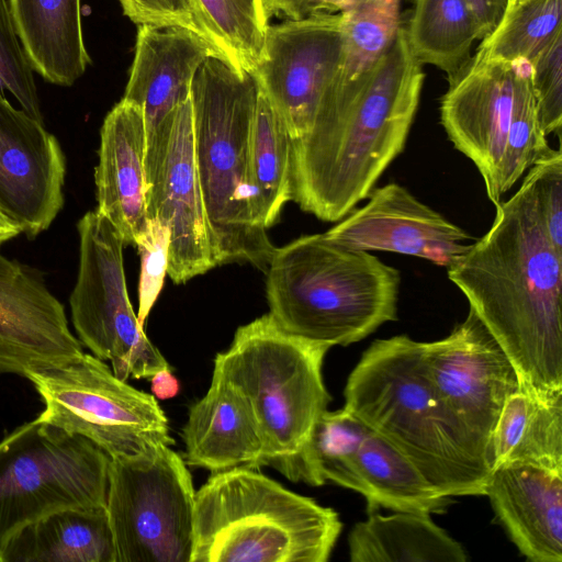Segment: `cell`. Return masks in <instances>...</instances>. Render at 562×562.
<instances>
[{
  "label": "cell",
  "mask_w": 562,
  "mask_h": 562,
  "mask_svg": "<svg viewBox=\"0 0 562 562\" xmlns=\"http://www.w3.org/2000/svg\"><path fill=\"white\" fill-rule=\"evenodd\" d=\"M151 394L157 400H169L180 391V383L170 368H164L149 378Z\"/></svg>",
  "instance_id": "obj_41"
},
{
  "label": "cell",
  "mask_w": 562,
  "mask_h": 562,
  "mask_svg": "<svg viewBox=\"0 0 562 562\" xmlns=\"http://www.w3.org/2000/svg\"><path fill=\"white\" fill-rule=\"evenodd\" d=\"M329 346L283 330L268 313L238 327L216 355L220 373L247 401L262 442L261 467L301 481L305 446L331 397L322 368Z\"/></svg>",
  "instance_id": "obj_7"
},
{
  "label": "cell",
  "mask_w": 562,
  "mask_h": 562,
  "mask_svg": "<svg viewBox=\"0 0 562 562\" xmlns=\"http://www.w3.org/2000/svg\"><path fill=\"white\" fill-rule=\"evenodd\" d=\"M182 439L190 467L211 473L261 468L262 442L252 412L236 386L215 371L205 395L189 408Z\"/></svg>",
  "instance_id": "obj_22"
},
{
  "label": "cell",
  "mask_w": 562,
  "mask_h": 562,
  "mask_svg": "<svg viewBox=\"0 0 562 562\" xmlns=\"http://www.w3.org/2000/svg\"><path fill=\"white\" fill-rule=\"evenodd\" d=\"M259 88L224 56L207 58L191 86L194 156L216 267L250 263L266 272L277 247L262 225L250 175Z\"/></svg>",
  "instance_id": "obj_3"
},
{
  "label": "cell",
  "mask_w": 562,
  "mask_h": 562,
  "mask_svg": "<svg viewBox=\"0 0 562 562\" xmlns=\"http://www.w3.org/2000/svg\"><path fill=\"white\" fill-rule=\"evenodd\" d=\"M551 147L548 144L538 115L536 99L530 83V67L520 60L517 71L512 122L502 162L499 189L504 195L543 157Z\"/></svg>",
  "instance_id": "obj_33"
},
{
  "label": "cell",
  "mask_w": 562,
  "mask_h": 562,
  "mask_svg": "<svg viewBox=\"0 0 562 562\" xmlns=\"http://www.w3.org/2000/svg\"><path fill=\"white\" fill-rule=\"evenodd\" d=\"M266 272L269 314L291 335L348 346L397 319L400 271L323 234L276 248Z\"/></svg>",
  "instance_id": "obj_5"
},
{
  "label": "cell",
  "mask_w": 562,
  "mask_h": 562,
  "mask_svg": "<svg viewBox=\"0 0 562 562\" xmlns=\"http://www.w3.org/2000/svg\"><path fill=\"white\" fill-rule=\"evenodd\" d=\"M291 139L284 123L259 90L251 132L250 175L258 214L267 229L291 200Z\"/></svg>",
  "instance_id": "obj_29"
},
{
  "label": "cell",
  "mask_w": 562,
  "mask_h": 562,
  "mask_svg": "<svg viewBox=\"0 0 562 562\" xmlns=\"http://www.w3.org/2000/svg\"><path fill=\"white\" fill-rule=\"evenodd\" d=\"M341 528L333 508L237 467L195 491L190 562H326Z\"/></svg>",
  "instance_id": "obj_6"
},
{
  "label": "cell",
  "mask_w": 562,
  "mask_h": 562,
  "mask_svg": "<svg viewBox=\"0 0 562 562\" xmlns=\"http://www.w3.org/2000/svg\"><path fill=\"white\" fill-rule=\"evenodd\" d=\"M495 207L490 229L447 268L448 278L519 379L539 391L562 390V252L541 225L526 176Z\"/></svg>",
  "instance_id": "obj_1"
},
{
  "label": "cell",
  "mask_w": 562,
  "mask_h": 562,
  "mask_svg": "<svg viewBox=\"0 0 562 562\" xmlns=\"http://www.w3.org/2000/svg\"><path fill=\"white\" fill-rule=\"evenodd\" d=\"M79 269L69 296L71 322L81 345L110 361L121 380L149 379L169 368L137 319L127 292L123 238L97 211L78 222Z\"/></svg>",
  "instance_id": "obj_11"
},
{
  "label": "cell",
  "mask_w": 562,
  "mask_h": 562,
  "mask_svg": "<svg viewBox=\"0 0 562 562\" xmlns=\"http://www.w3.org/2000/svg\"><path fill=\"white\" fill-rule=\"evenodd\" d=\"M484 495L512 542L531 562H562V468L495 465Z\"/></svg>",
  "instance_id": "obj_20"
},
{
  "label": "cell",
  "mask_w": 562,
  "mask_h": 562,
  "mask_svg": "<svg viewBox=\"0 0 562 562\" xmlns=\"http://www.w3.org/2000/svg\"><path fill=\"white\" fill-rule=\"evenodd\" d=\"M479 22L484 37L502 22L512 0H464ZM483 37V38H484Z\"/></svg>",
  "instance_id": "obj_39"
},
{
  "label": "cell",
  "mask_w": 562,
  "mask_h": 562,
  "mask_svg": "<svg viewBox=\"0 0 562 562\" xmlns=\"http://www.w3.org/2000/svg\"><path fill=\"white\" fill-rule=\"evenodd\" d=\"M83 353L64 305L40 271L0 252V374L75 360Z\"/></svg>",
  "instance_id": "obj_18"
},
{
  "label": "cell",
  "mask_w": 562,
  "mask_h": 562,
  "mask_svg": "<svg viewBox=\"0 0 562 562\" xmlns=\"http://www.w3.org/2000/svg\"><path fill=\"white\" fill-rule=\"evenodd\" d=\"M492 452L493 468L512 462L562 468V390L539 391L519 379L497 419Z\"/></svg>",
  "instance_id": "obj_25"
},
{
  "label": "cell",
  "mask_w": 562,
  "mask_h": 562,
  "mask_svg": "<svg viewBox=\"0 0 562 562\" xmlns=\"http://www.w3.org/2000/svg\"><path fill=\"white\" fill-rule=\"evenodd\" d=\"M110 461L89 439L38 417L15 428L0 441V548L52 513L105 507Z\"/></svg>",
  "instance_id": "obj_8"
},
{
  "label": "cell",
  "mask_w": 562,
  "mask_h": 562,
  "mask_svg": "<svg viewBox=\"0 0 562 562\" xmlns=\"http://www.w3.org/2000/svg\"><path fill=\"white\" fill-rule=\"evenodd\" d=\"M0 562H115L106 507L67 508L25 525L0 548Z\"/></svg>",
  "instance_id": "obj_24"
},
{
  "label": "cell",
  "mask_w": 562,
  "mask_h": 562,
  "mask_svg": "<svg viewBox=\"0 0 562 562\" xmlns=\"http://www.w3.org/2000/svg\"><path fill=\"white\" fill-rule=\"evenodd\" d=\"M518 1H520V0H512L510 5H512V4H514V3H516V2H518ZM510 5H509V7H510Z\"/></svg>",
  "instance_id": "obj_43"
},
{
  "label": "cell",
  "mask_w": 562,
  "mask_h": 562,
  "mask_svg": "<svg viewBox=\"0 0 562 562\" xmlns=\"http://www.w3.org/2000/svg\"><path fill=\"white\" fill-rule=\"evenodd\" d=\"M0 91L10 92L21 109L43 122L34 70L19 40L9 0H0Z\"/></svg>",
  "instance_id": "obj_34"
},
{
  "label": "cell",
  "mask_w": 562,
  "mask_h": 562,
  "mask_svg": "<svg viewBox=\"0 0 562 562\" xmlns=\"http://www.w3.org/2000/svg\"><path fill=\"white\" fill-rule=\"evenodd\" d=\"M206 38L236 68L252 72L269 19L265 0H193Z\"/></svg>",
  "instance_id": "obj_31"
},
{
  "label": "cell",
  "mask_w": 562,
  "mask_h": 562,
  "mask_svg": "<svg viewBox=\"0 0 562 562\" xmlns=\"http://www.w3.org/2000/svg\"><path fill=\"white\" fill-rule=\"evenodd\" d=\"M147 217L169 229L167 274L176 284L216 268L195 165L191 97L176 111L161 172L147 195Z\"/></svg>",
  "instance_id": "obj_19"
},
{
  "label": "cell",
  "mask_w": 562,
  "mask_h": 562,
  "mask_svg": "<svg viewBox=\"0 0 562 562\" xmlns=\"http://www.w3.org/2000/svg\"><path fill=\"white\" fill-rule=\"evenodd\" d=\"M369 427L345 407L317 419L301 461V481L319 486L330 481L360 493L357 452Z\"/></svg>",
  "instance_id": "obj_30"
},
{
  "label": "cell",
  "mask_w": 562,
  "mask_h": 562,
  "mask_svg": "<svg viewBox=\"0 0 562 562\" xmlns=\"http://www.w3.org/2000/svg\"><path fill=\"white\" fill-rule=\"evenodd\" d=\"M21 234L20 229L0 213V245Z\"/></svg>",
  "instance_id": "obj_42"
},
{
  "label": "cell",
  "mask_w": 562,
  "mask_h": 562,
  "mask_svg": "<svg viewBox=\"0 0 562 562\" xmlns=\"http://www.w3.org/2000/svg\"><path fill=\"white\" fill-rule=\"evenodd\" d=\"M519 61L474 56L450 81L440 102L441 125L460 153L477 168L488 200L502 201V162L512 122Z\"/></svg>",
  "instance_id": "obj_15"
},
{
  "label": "cell",
  "mask_w": 562,
  "mask_h": 562,
  "mask_svg": "<svg viewBox=\"0 0 562 562\" xmlns=\"http://www.w3.org/2000/svg\"><path fill=\"white\" fill-rule=\"evenodd\" d=\"M562 0H520L477 48L476 57L505 63L529 61L562 31Z\"/></svg>",
  "instance_id": "obj_32"
},
{
  "label": "cell",
  "mask_w": 562,
  "mask_h": 562,
  "mask_svg": "<svg viewBox=\"0 0 562 562\" xmlns=\"http://www.w3.org/2000/svg\"><path fill=\"white\" fill-rule=\"evenodd\" d=\"M345 408L404 454L442 496L484 495L488 474L468 453L429 376L424 342L378 339L346 387Z\"/></svg>",
  "instance_id": "obj_4"
},
{
  "label": "cell",
  "mask_w": 562,
  "mask_h": 562,
  "mask_svg": "<svg viewBox=\"0 0 562 562\" xmlns=\"http://www.w3.org/2000/svg\"><path fill=\"white\" fill-rule=\"evenodd\" d=\"M530 83L544 134L561 135L562 31L529 61Z\"/></svg>",
  "instance_id": "obj_35"
},
{
  "label": "cell",
  "mask_w": 562,
  "mask_h": 562,
  "mask_svg": "<svg viewBox=\"0 0 562 562\" xmlns=\"http://www.w3.org/2000/svg\"><path fill=\"white\" fill-rule=\"evenodd\" d=\"M424 352L450 426L490 475L493 432L506 398L519 385L513 363L471 308L447 337L424 342Z\"/></svg>",
  "instance_id": "obj_12"
},
{
  "label": "cell",
  "mask_w": 562,
  "mask_h": 562,
  "mask_svg": "<svg viewBox=\"0 0 562 562\" xmlns=\"http://www.w3.org/2000/svg\"><path fill=\"white\" fill-rule=\"evenodd\" d=\"M368 198L323 236L348 248L413 256L445 268L475 240L398 183L373 188Z\"/></svg>",
  "instance_id": "obj_17"
},
{
  "label": "cell",
  "mask_w": 562,
  "mask_h": 562,
  "mask_svg": "<svg viewBox=\"0 0 562 562\" xmlns=\"http://www.w3.org/2000/svg\"><path fill=\"white\" fill-rule=\"evenodd\" d=\"M146 131L140 108L125 99L104 117L94 170L97 212L135 244L147 221Z\"/></svg>",
  "instance_id": "obj_21"
},
{
  "label": "cell",
  "mask_w": 562,
  "mask_h": 562,
  "mask_svg": "<svg viewBox=\"0 0 562 562\" xmlns=\"http://www.w3.org/2000/svg\"><path fill=\"white\" fill-rule=\"evenodd\" d=\"M9 5L32 69L49 83L71 87L91 64L81 0H9Z\"/></svg>",
  "instance_id": "obj_23"
},
{
  "label": "cell",
  "mask_w": 562,
  "mask_h": 562,
  "mask_svg": "<svg viewBox=\"0 0 562 562\" xmlns=\"http://www.w3.org/2000/svg\"><path fill=\"white\" fill-rule=\"evenodd\" d=\"M342 50L339 12H316L269 25L251 74L292 139L311 130L337 75Z\"/></svg>",
  "instance_id": "obj_13"
},
{
  "label": "cell",
  "mask_w": 562,
  "mask_h": 562,
  "mask_svg": "<svg viewBox=\"0 0 562 562\" xmlns=\"http://www.w3.org/2000/svg\"><path fill=\"white\" fill-rule=\"evenodd\" d=\"M326 0H265L268 14L300 19L322 12Z\"/></svg>",
  "instance_id": "obj_40"
},
{
  "label": "cell",
  "mask_w": 562,
  "mask_h": 562,
  "mask_svg": "<svg viewBox=\"0 0 562 562\" xmlns=\"http://www.w3.org/2000/svg\"><path fill=\"white\" fill-rule=\"evenodd\" d=\"M352 562H464L462 546L437 526L429 514L370 512L348 537Z\"/></svg>",
  "instance_id": "obj_26"
},
{
  "label": "cell",
  "mask_w": 562,
  "mask_h": 562,
  "mask_svg": "<svg viewBox=\"0 0 562 562\" xmlns=\"http://www.w3.org/2000/svg\"><path fill=\"white\" fill-rule=\"evenodd\" d=\"M424 77L401 25L358 93L321 106L308 133L291 139V200L337 222L368 198L405 148Z\"/></svg>",
  "instance_id": "obj_2"
},
{
  "label": "cell",
  "mask_w": 562,
  "mask_h": 562,
  "mask_svg": "<svg viewBox=\"0 0 562 562\" xmlns=\"http://www.w3.org/2000/svg\"><path fill=\"white\" fill-rule=\"evenodd\" d=\"M169 243L168 227L158 218L148 217L134 244L140 257L137 319L142 326L164 286L168 271Z\"/></svg>",
  "instance_id": "obj_36"
},
{
  "label": "cell",
  "mask_w": 562,
  "mask_h": 562,
  "mask_svg": "<svg viewBox=\"0 0 562 562\" xmlns=\"http://www.w3.org/2000/svg\"><path fill=\"white\" fill-rule=\"evenodd\" d=\"M65 176L57 138L0 91V213L35 238L64 206Z\"/></svg>",
  "instance_id": "obj_16"
},
{
  "label": "cell",
  "mask_w": 562,
  "mask_h": 562,
  "mask_svg": "<svg viewBox=\"0 0 562 562\" xmlns=\"http://www.w3.org/2000/svg\"><path fill=\"white\" fill-rule=\"evenodd\" d=\"M215 55L222 54L207 38L189 29L138 25L123 99L143 112L148 192L161 172L176 111L190 98L199 68Z\"/></svg>",
  "instance_id": "obj_14"
},
{
  "label": "cell",
  "mask_w": 562,
  "mask_h": 562,
  "mask_svg": "<svg viewBox=\"0 0 562 562\" xmlns=\"http://www.w3.org/2000/svg\"><path fill=\"white\" fill-rule=\"evenodd\" d=\"M123 14L138 25H177L205 36L193 0H119Z\"/></svg>",
  "instance_id": "obj_38"
},
{
  "label": "cell",
  "mask_w": 562,
  "mask_h": 562,
  "mask_svg": "<svg viewBox=\"0 0 562 562\" xmlns=\"http://www.w3.org/2000/svg\"><path fill=\"white\" fill-rule=\"evenodd\" d=\"M526 177L535 207L553 247L562 252V153L551 148L535 162Z\"/></svg>",
  "instance_id": "obj_37"
},
{
  "label": "cell",
  "mask_w": 562,
  "mask_h": 562,
  "mask_svg": "<svg viewBox=\"0 0 562 562\" xmlns=\"http://www.w3.org/2000/svg\"><path fill=\"white\" fill-rule=\"evenodd\" d=\"M405 30L416 59L443 70L449 82L471 59L473 42L484 37L464 0H416Z\"/></svg>",
  "instance_id": "obj_28"
},
{
  "label": "cell",
  "mask_w": 562,
  "mask_h": 562,
  "mask_svg": "<svg viewBox=\"0 0 562 562\" xmlns=\"http://www.w3.org/2000/svg\"><path fill=\"white\" fill-rule=\"evenodd\" d=\"M360 494L370 512L439 514L450 497L440 495L418 469L382 436L369 429L357 452Z\"/></svg>",
  "instance_id": "obj_27"
},
{
  "label": "cell",
  "mask_w": 562,
  "mask_h": 562,
  "mask_svg": "<svg viewBox=\"0 0 562 562\" xmlns=\"http://www.w3.org/2000/svg\"><path fill=\"white\" fill-rule=\"evenodd\" d=\"M195 490L170 446L112 458L106 514L115 562H190Z\"/></svg>",
  "instance_id": "obj_10"
},
{
  "label": "cell",
  "mask_w": 562,
  "mask_h": 562,
  "mask_svg": "<svg viewBox=\"0 0 562 562\" xmlns=\"http://www.w3.org/2000/svg\"><path fill=\"white\" fill-rule=\"evenodd\" d=\"M25 378L44 403L41 420L89 439L111 459L175 443L157 398L119 379L92 353Z\"/></svg>",
  "instance_id": "obj_9"
}]
</instances>
